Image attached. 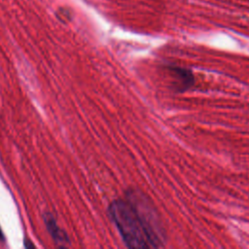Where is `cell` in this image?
I'll return each instance as SVG.
<instances>
[{
	"label": "cell",
	"mask_w": 249,
	"mask_h": 249,
	"mask_svg": "<svg viewBox=\"0 0 249 249\" xmlns=\"http://www.w3.org/2000/svg\"><path fill=\"white\" fill-rule=\"evenodd\" d=\"M108 214L127 247L157 248L163 244V227L144 195L128 192L124 198L111 202Z\"/></svg>",
	"instance_id": "6da1fadb"
},
{
	"label": "cell",
	"mask_w": 249,
	"mask_h": 249,
	"mask_svg": "<svg viewBox=\"0 0 249 249\" xmlns=\"http://www.w3.org/2000/svg\"><path fill=\"white\" fill-rule=\"evenodd\" d=\"M44 225L46 227L47 231L49 232L50 236L53 240L56 246L58 247H66L70 244V238L67 232L59 227L55 217L51 212H44L42 215Z\"/></svg>",
	"instance_id": "7a4b0ae2"
},
{
	"label": "cell",
	"mask_w": 249,
	"mask_h": 249,
	"mask_svg": "<svg viewBox=\"0 0 249 249\" xmlns=\"http://www.w3.org/2000/svg\"><path fill=\"white\" fill-rule=\"evenodd\" d=\"M168 69L172 73V76L176 81L175 87L177 90L184 91L193 86L195 78L192 71L178 66H171Z\"/></svg>",
	"instance_id": "3957f363"
},
{
	"label": "cell",
	"mask_w": 249,
	"mask_h": 249,
	"mask_svg": "<svg viewBox=\"0 0 249 249\" xmlns=\"http://www.w3.org/2000/svg\"><path fill=\"white\" fill-rule=\"evenodd\" d=\"M23 247L24 248H35V244H33V242L27 238L24 239V243H23Z\"/></svg>",
	"instance_id": "277c9868"
},
{
	"label": "cell",
	"mask_w": 249,
	"mask_h": 249,
	"mask_svg": "<svg viewBox=\"0 0 249 249\" xmlns=\"http://www.w3.org/2000/svg\"><path fill=\"white\" fill-rule=\"evenodd\" d=\"M5 239H6V237H5V235H4V232H3V231H2V229H1V226H0V241H5Z\"/></svg>",
	"instance_id": "5b68a950"
}]
</instances>
